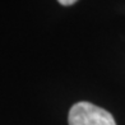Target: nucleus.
<instances>
[{
    "label": "nucleus",
    "mask_w": 125,
    "mask_h": 125,
    "mask_svg": "<svg viewBox=\"0 0 125 125\" xmlns=\"http://www.w3.org/2000/svg\"><path fill=\"white\" fill-rule=\"evenodd\" d=\"M68 123L69 125H116L109 111L89 102L73 105L68 115Z\"/></svg>",
    "instance_id": "f257e3e1"
},
{
    "label": "nucleus",
    "mask_w": 125,
    "mask_h": 125,
    "mask_svg": "<svg viewBox=\"0 0 125 125\" xmlns=\"http://www.w3.org/2000/svg\"><path fill=\"white\" fill-rule=\"evenodd\" d=\"M58 1H59L61 5H65V7H68V5H73L74 3H77L78 0H58Z\"/></svg>",
    "instance_id": "f03ea898"
}]
</instances>
